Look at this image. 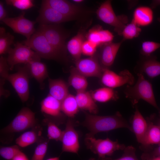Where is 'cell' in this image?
Instances as JSON below:
<instances>
[{
	"label": "cell",
	"instance_id": "cell-1",
	"mask_svg": "<svg viewBox=\"0 0 160 160\" xmlns=\"http://www.w3.org/2000/svg\"><path fill=\"white\" fill-rule=\"evenodd\" d=\"M84 113L85 119L82 124L89 131L88 134L89 135L94 136L98 133L121 128H127L132 132V127L118 112L114 115L107 116Z\"/></svg>",
	"mask_w": 160,
	"mask_h": 160
},
{
	"label": "cell",
	"instance_id": "cell-2",
	"mask_svg": "<svg viewBox=\"0 0 160 160\" xmlns=\"http://www.w3.org/2000/svg\"><path fill=\"white\" fill-rule=\"evenodd\" d=\"M138 79L134 85H127L124 93L126 98L134 105L143 100L159 109L154 95L151 84L144 77L143 74H137Z\"/></svg>",
	"mask_w": 160,
	"mask_h": 160
},
{
	"label": "cell",
	"instance_id": "cell-3",
	"mask_svg": "<svg viewBox=\"0 0 160 160\" xmlns=\"http://www.w3.org/2000/svg\"><path fill=\"white\" fill-rule=\"evenodd\" d=\"M23 44L30 47L41 58L58 60L64 56L48 42L43 34L38 30Z\"/></svg>",
	"mask_w": 160,
	"mask_h": 160
},
{
	"label": "cell",
	"instance_id": "cell-4",
	"mask_svg": "<svg viewBox=\"0 0 160 160\" xmlns=\"http://www.w3.org/2000/svg\"><path fill=\"white\" fill-rule=\"evenodd\" d=\"M37 30L54 47L65 55L67 49L65 40L69 35L68 32L57 24H39Z\"/></svg>",
	"mask_w": 160,
	"mask_h": 160
},
{
	"label": "cell",
	"instance_id": "cell-5",
	"mask_svg": "<svg viewBox=\"0 0 160 160\" xmlns=\"http://www.w3.org/2000/svg\"><path fill=\"white\" fill-rule=\"evenodd\" d=\"M85 142L87 148L101 159L105 158L106 156H111L116 150H124L126 147L117 140L113 141L108 138L105 139H96L94 136L88 134L86 135Z\"/></svg>",
	"mask_w": 160,
	"mask_h": 160
},
{
	"label": "cell",
	"instance_id": "cell-6",
	"mask_svg": "<svg viewBox=\"0 0 160 160\" xmlns=\"http://www.w3.org/2000/svg\"><path fill=\"white\" fill-rule=\"evenodd\" d=\"M111 2L108 0L103 3L97 10L96 14L100 20L113 26L115 31L121 36L123 30L128 22V19L124 15H116Z\"/></svg>",
	"mask_w": 160,
	"mask_h": 160
},
{
	"label": "cell",
	"instance_id": "cell-7",
	"mask_svg": "<svg viewBox=\"0 0 160 160\" xmlns=\"http://www.w3.org/2000/svg\"><path fill=\"white\" fill-rule=\"evenodd\" d=\"M7 58L10 70L19 64H26L31 61L40 60L41 57L29 47L22 43L17 42L14 47L11 48Z\"/></svg>",
	"mask_w": 160,
	"mask_h": 160
},
{
	"label": "cell",
	"instance_id": "cell-8",
	"mask_svg": "<svg viewBox=\"0 0 160 160\" xmlns=\"http://www.w3.org/2000/svg\"><path fill=\"white\" fill-rule=\"evenodd\" d=\"M36 123L35 113L29 108L24 107L1 131L6 133L19 132L33 128L36 126Z\"/></svg>",
	"mask_w": 160,
	"mask_h": 160
},
{
	"label": "cell",
	"instance_id": "cell-9",
	"mask_svg": "<svg viewBox=\"0 0 160 160\" xmlns=\"http://www.w3.org/2000/svg\"><path fill=\"white\" fill-rule=\"evenodd\" d=\"M31 77L26 65L18 67L17 72L9 74L7 80L12 84L21 101H26L29 97V81Z\"/></svg>",
	"mask_w": 160,
	"mask_h": 160
},
{
	"label": "cell",
	"instance_id": "cell-10",
	"mask_svg": "<svg viewBox=\"0 0 160 160\" xmlns=\"http://www.w3.org/2000/svg\"><path fill=\"white\" fill-rule=\"evenodd\" d=\"M100 78L101 83L105 87L112 89L125 84L133 85L135 80L133 75L127 70L122 71L118 74L104 68Z\"/></svg>",
	"mask_w": 160,
	"mask_h": 160
},
{
	"label": "cell",
	"instance_id": "cell-11",
	"mask_svg": "<svg viewBox=\"0 0 160 160\" xmlns=\"http://www.w3.org/2000/svg\"><path fill=\"white\" fill-rule=\"evenodd\" d=\"M25 14V12L23 11L19 16L6 17L2 22L15 33L23 35L28 39L36 31L34 25L36 22L26 19L24 17Z\"/></svg>",
	"mask_w": 160,
	"mask_h": 160
},
{
	"label": "cell",
	"instance_id": "cell-12",
	"mask_svg": "<svg viewBox=\"0 0 160 160\" xmlns=\"http://www.w3.org/2000/svg\"><path fill=\"white\" fill-rule=\"evenodd\" d=\"M75 18L65 16L42 2L39 15L36 22L41 24H57L74 20Z\"/></svg>",
	"mask_w": 160,
	"mask_h": 160
},
{
	"label": "cell",
	"instance_id": "cell-13",
	"mask_svg": "<svg viewBox=\"0 0 160 160\" xmlns=\"http://www.w3.org/2000/svg\"><path fill=\"white\" fill-rule=\"evenodd\" d=\"M73 121L69 119L63 131L61 141L63 152L78 153L80 148L79 135L75 129Z\"/></svg>",
	"mask_w": 160,
	"mask_h": 160
},
{
	"label": "cell",
	"instance_id": "cell-14",
	"mask_svg": "<svg viewBox=\"0 0 160 160\" xmlns=\"http://www.w3.org/2000/svg\"><path fill=\"white\" fill-rule=\"evenodd\" d=\"M75 65L77 70L86 77L100 78L102 74L103 68L95 54L88 58H80L75 62Z\"/></svg>",
	"mask_w": 160,
	"mask_h": 160
},
{
	"label": "cell",
	"instance_id": "cell-15",
	"mask_svg": "<svg viewBox=\"0 0 160 160\" xmlns=\"http://www.w3.org/2000/svg\"><path fill=\"white\" fill-rule=\"evenodd\" d=\"M124 41L122 40L117 43L111 42L101 45L99 59L100 64L103 68H108L112 65L121 45Z\"/></svg>",
	"mask_w": 160,
	"mask_h": 160
},
{
	"label": "cell",
	"instance_id": "cell-16",
	"mask_svg": "<svg viewBox=\"0 0 160 160\" xmlns=\"http://www.w3.org/2000/svg\"><path fill=\"white\" fill-rule=\"evenodd\" d=\"M42 2L67 16L75 18L82 12L79 7L66 0H44Z\"/></svg>",
	"mask_w": 160,
	"mask_h": 160
},
{
	"label": "cell",
	"instance_id": "cell-17",
	"mask_svg": "<svg viewBox=\"0 0 160 160\" xmlns=\"http://www.w3.org/2000/svg\"><path fill=\"white\" fill-rule=\"evenodd\" d=\"M41 110L48 118L54 121L62 116L61 102L49 94L41 102Z\"/></svg>",
	"mask_w": 160,
	"mask_h": 160
},
{
	"label": "cell",
	"instance_id": "cell-18",
	"mask_svg": "<svg viewBox=\"0 0 160 160\" xmlns=\"http://www.w3.org/2000/svg\"><path fill=\"white\" fill-rule=\"evenodd\" d=\"M87 40L97 47L105 43L111 42L114 36L109 31L104 30L100 25H97L90 29L86 34Z\"/></svg>",
	"mask_w": 160,
	"mask_h": 160
},
{
	"label": "cell",
	"instance_id": "cell-19",
	"mask_svg": "<svg viewBox=\"0 0 160 160\" xmlns=\"http://www.w3.org/2000/svg\"><path fill=\"white\" fill-rule=\"evenodd\" d=\"M132 122V132L135 133L138 142L142 144L148 128V123L137 108Z\"/></svg>",
	"mask_w": 160,
	"mask_h": 160
},
{
	"label": "cell",
	"instance_id": "cell-20",
	"mask_svg": "<svg viewBox=\"0 0 160 160\" xmlns=\"http://www.w3.org/2000/svg\"><path fill=\"white\" fill-rule=\"evenodd\" d=\"M26 65L31 76L33 77L39 83L41 89L44 87V81L48 77L47 68L45 64L40 60L31 61Z\"/></svg>",
	"mask_w": 160,
	"mask_h": 160
},
{
	"label": "cell",
	"instance_id": "cell-21",
	"mask_svg": "<svg viewBox=\"0 0 160 160\" xmlns=\"http://www.w3.org/2000/svg\"><path fill=\"white\" fill-rule=\"evenodd\" d=\"M86 35L85 30H80L66 44V49L75 62L80 59L82 54V47Z\"/></svg>",
	"mask_w": 160,
	"mask_h": 160
},
{
	"label": "cell",
	"instance_id": "cell-22",
	"mask_svg": "<svg viewBox=\"0 0 160 160\" xmlns=\"http://www.w3.org/2000/svg\"><path fill=\"white\" fill-rule=\"evenodd\" d=\"M75 96L79 109L88 111L92 114L97 113V106L90 93L86 91L79 92H77Z\"/></svg>",
	"mask_w": 160,
	"mask_h": 160
},
{
	"label": "cell",
	"instance_id": "cell-23",
	"mask_svg": "<svg viewBox=\"0 0 160 160\" xmlns=\"http://www.w3.org/2000/svg\"><path fill=\"white\" fill-rule=\"evenodd\" d=\"M49 94L61 102L69 94L68 85L60 79H48Z\"/></svg>",
	"mask_w": 160,
	"mask_h": 160
},
{
	"label": "cell",
	"instance_id": "cell-24",
	"mask_svg": "<svg viewBox=\"0 0 160 160\" xmlns=\"http://www.w3.org/2000/svg\"><path fill=\"white\" fill-rule=\"evenodd\" d=\"M140 68V73L146 74L149 78H154L160 75V62L151 55L145 57Z\"/></svg>",
	"mask_w": 160,
	"mask_h": 160
},
{
	"label": "cell",
	"instance_id": "cell-25",
	"mask_svg": "<svg viewBox=\"0 0 160 160\" xmlns=\"http://www.w3.org/2000/svg\"><path fill=\"white\" fill-rule=\"evenodd\" d=\"M153 18V12L150 8L141 6L135 10L132 19L139 26H145L150 24Z\"/></svg>",
	"mask_w": 160,
	"mask_h": 160
},
{
	"label": "cell",
	"instance_id": "cell-26",
	"mask_svg": "<svg viewBox=\"0 0 160 160\" xmlns=\"http://www.w3.org/2000/svg\"><path fill=\"white\" fill-rule=\"evenodd\" d=\"M39 128L36 126L32 130L22 134L16 139V143L19 146L24 148L38 141L41 133Z\"/></svg>",
	"mask_w": 160,
	"mask_h": 160
},
{
	"label": "cell",
	"instance_id": "cell-27",
	"mask_svg": "<svg viewBox=\"0 0 160 160\" xmlns=\"http://www.w3.org/2000/svg\"><path fill=\"white\" fill-rule=\"evenodd\" d=\"M68 84L77 92L86 91L88 86L86 77L80 73L75 67H73L70 70Z\"/></svg>",
	"mask_w": 160,
	"mask_h": 160
},
{
	"label": "cell",
	"instance_id": "cell-28",
	"mask_svg": "<svg viewBox=\"0 0 160 160\" xmlns=\"http://www.w3.org/2000/svg\"><path fill=\"white\" fill-rule=\"evenodd\" d=\"M91 95L95 101L105 103L111 100H116L119 98L117 92L113 89L103 87L92 92Z\"/></svg>",
	"mask_w": 160,
	"mask_h": 160
},
{
	"label": "cell",
	"instance_id": "cell-29",
	"mask_svg": "<svg viewBox=\"0 0 160 160\" xmlns=\"http://www.w3.org/2000/svg\"><path fill=\"white\" fill-rule=\"evenodd\" d=\"M148 127L142 145L148 146L160 144V127L148 121Z\"/></svg>",
	"mask_w": 160,
	"mask_h": 160
},
{
	"label": "cell",
	"instance_id": "cell-30",
	"mask_svg": "<svg viewBox=\"0 0 160 160\" xmlns=\"http://www.w3.org/2000/svg\"><path fill=\"white\" fill-rule=\"evenodd\" d=\"M79 108L75 96L69 94L61 102V110L65 115L74 117L79 111Z\"/></svg>",
	"mask_w": 160,
	"mask_h": 160
},
{
	"label": "cell",
	"instance_id": "cell-31",
	"mask_svg": "<svg viewBox=\"0 0 160 160\" xmlns=\"http://www.w3.org/2000/svg\"><path fill=\"white\" fill-rule=\"evenodd\" d=\"M14 36L9 32H6L5 29L0 28V54L8 53L14 43Z\"/></svg>",
	"mask_w": 160,
	"mask_h": 160
},
{
	"label": "cell",
	"instance_id": "cell-32",
	"mask_svg": "<svg viewBox=\"0 0 160 160\" xmlns=\"http://www.w3.org/2000/svg\"><path fill=\"white\" fill-rule=\"evenodd\" d=\"M44 122L46 123L47 126V136L48 139L54 140L56 141H61L63 131L59 128L56 122L49 118L44 119Z\"/></svg>",
	"mask_w": 160,
	"mask_h": 160
},
{
	"label": "cell",
	"instance_id": "cell-33",
	"mask_svg": "<svg viewBox=\"0 0 160 160\" xmlns=\"http://www.w3.org/2000/svg\"><path fill=\"white\" fill-rule=\"evenodd\" d=\"M141 31V29L132 19L131 22L127 24L124 28L121 36L124 41L138 37Z\"/></svg>",
	"mask_w": 160,
	"mask_h": 160
},
{
	"label": "cell",
	"instance_id": "cell-34",
	"mask_svg": "<svg viewBox=\"0 0 160 160\" xmlns=\"http://www.w3.org/2000/svg\"><path fill=\"white\" fill-rule=\"evenodd\" d=\"M48 141V140H45L39 143L31 160H44L47 152Z\"/></svg>",
	"mask_w": 160,
	"mask_h": 160
},
{
	"label": "cell",
	"instance_id": "cell-35",
	"mask_svg": "<svg viewBox=\"0 0 160 160\" xmlns=\"http://www.w3.org/2000/svg\"><path fill=\"white\" fill-rule=\"evenodd\" d=\"M20 151L17 145L9 146H1L0 148V155L4 159L12 160Z\"/></svg>",
	"mask_w": 160,
	"mask_h": 160
},
{
	"label": "cell",
	"instance_id": "cell-36",
	"mask_svg": "<svg viewBox=\"0 0 160 160\" xmlns=\"http://www.w3.org/2000/svg\"><path fill=\"white\" fill-rule=\"evenodd\" d=\"M160 48V43L152 41H145L142 43L140 53L144 57H148Z\"/></svg>",
	"mask_w": 160,
	"mask_h": 160
},
{
	"label": "cell",
	"instance_id": "cell-37",
	"mask_svg": "<svg viewBox=\"0 0 160 160\" xmlns=\"http://www.w3.org/2000/svg\"><path fill=\"white\" fill-rule=\"evenodd\" d=\"M135 152V148L132 146H129L125 147L124 150L123 154L121 157L115 159L105 157L102 159L101 160H139L136 156Z\"/></svg>",
	"mask_w": 160,
	"mask_h": 160
},
{
	"label": "cell",
	"instance_id": "cell-38",
	"mask_svg": "<svg viewBox=\"0 0 160 160\" xmlns=\"http://www.w3.org/2000/svg\"><path fill=\"white\" fill-rule=\"evenodd\" d=\"M5 2L7 5L22 10L29 9L35 6L31 0H6Z\"/></svg>",
	"mask_w": 160,
	"mask_h": 160
},
{
	"label": "cell",
	"instance_id": "cell-39",
	"mask_svg": "<svg viewBox=\"0 0 160 160\" xmlns=\"http://www.w3.org/2000/svg\"><path fill=\"white\" fill-rule=\"evenodd\" d=\"M97 47L90 41L86 40L84 41L82 47V53L90 57L95 54Z\"/></svg>",
	"mask_w": 160,
	"mask_h": 160
},
{
	"label": "cell",
	"instance_id": "cell-40",
	"mask_svg": "<svg viewBox=\"0 0 160 160\" xmlns=\"http://www.w3.org/2000/svg\"><path fill=\"white\" fill-rule=\"evenodd\" d=\"M9 67L7 59L1 56L0 57V75L1 78L6 80L9 74Z\"/></svg>",
	"mask_w": 160,
	"mask_h": 160
},
{
	"label": "cell",
	"instance_id": "cell-41",
	"mask_svg": "<svg viewBox=\"0 0 160 160\" xmlns=\"http://www.w3.org/2000/svg\"><path fill=\"white\" fill-rule=\"evenodd\" d=\"M5 80L0 79V96H4L6 97H8L9 93L8 91L5 89L3 87V86L5 82Z\"/></svg>",
	"mask_w": 160,
	"mask_h": 160
},
{
	"label": "cell",
	"instance_id": "cell-42",
	"mask_svg": "<svg viewBox=\"0 0 160 160\" xmlns=\"http://www.w3.org/2000/svg\"><path fill=\"white\" fill-rule=\"evenodd\" d=\"M143 154L148 156H160V144L158 145V147L155 148L152 151Z\"/></svg>",
	"mask_w": 160,
	"mask_h": 160
},
{
	"label": "cell",
	"instance_id": "cell-43",
	"mask_svg": "<svg viewBox=\"0 0 160 160\" xmlns=\"http://www.w3.org/2000/svg\"><path fill=\"white\" fill-rule=\"evenodd\" d=\"M12 160H29L25 154L20 151L16 155Z\"/></svg>",
	"mask_w": 160,
	"mask_h": 160
},
{
	"label": "cell",
	"instance_id": "cell-44",
	"mask_svg": "<svg viewBox=\"0 0 160 160\" xmlns=\"http://www.w3.org/2000/svg\"><path fill=\"white\" fill-rule=\"evenodd\" d=\"M7 12L2 2L0 1V20L1 21L6 18Z\"/></svg>",
	"mask_w": 160,
	"mask_h": 160
},
{
	"label": "cell",
	"instance_id": "cell-45",
	"mask_svg": "<svg viewBox=\"0 0 160 160\" xmlns=\"http://www.w3.org/2000/svg\"><path fill=\"white\" fill-rule=\"evenodd\" d=\"M141 158L143 160H160V156H148L143 154Z\"/></svg>",
	"mask_w": 160,
	"mask_h": 160
},
{
	"label": "cell",
	"instance_id": "cell-46",
	"mask_svg": "<svg viewBox=\"0 0 160 160\" xmlns=\"http://www.w3.org/2000/svg\"><path fill=\"white\" fill-rule=\"evenodd\" d=\"M159 5H160V0H154L152 1L151 6L153 8H154Z\"/></svg>",
	"mask_w": 160,
	"mask_h": 160
},
{
	"label": "cell",
	"instance_id": "cell-47",
	"mask_svg": "<svg viewBox=\"0 0 160 160\" xmlns=\"http://www.w3.org/2000/svg\"><path fill=\"white\" fill-rule=\"evenodd\" d=\"M46 160H59V157H55L50 158Z\"/></svg>",
	"mask_w": 160,
	"mask_h": 160
},
{
	"label": "cell",
	"instance_id": "cell-48",
	"mask_svg": "<svg viewBox=\"0 0 160 160\" xmlns=\"http://www.w3.org/2000/svg\"><path fill=\"white\" fill-rule=\"evenodd\" d=\"M73 1L76 3H79L82 2L84 1L83 0H73Z\"/></svg>",
	"mask_w": 160,
	"mask_h": 160
},
{
	"label": "cell",
	"instance_id": "cell-49",
	"mask_svg": "<svg viewBox=\"0 0 160 160\" xmlns=\"http://www.w3.org/2000/svg\"><path fill=\"white\" fill-rule=\"evenodd\" d=\"M158 20L159 22H160V18H158Z\"/></svg>",
	"mask_w": 160,
	"mask_h": 160
},
{
	"label": "cell",
	"instance_id": "cell-50",
	"mask_svg": "<svg viewBox=\"0 0 160 160\" xmlns=\"http://www.w3.org/2000/svg\"><path fill=\"white\" fill-rule=\"evenodd\" d=\"M90 160H95V159H90Z\"/></svg>",
	"mask_w": 160,
	"mask_h": 160
},
{
	"label": "cell",
	"instance_id": "cell-51",
	"mask_svg": "<svg viewBox=\"0 0 160 160\" xmlns=\"http://www.w3.org/2000/svg\"><path fill=\"white\" fill-rule=\"evenodd\" d=\"M159 127H160V121L159 122Z\"/></svg>",
	"mask_w": 160,
	"mask_h": 160
}]
</instances>
